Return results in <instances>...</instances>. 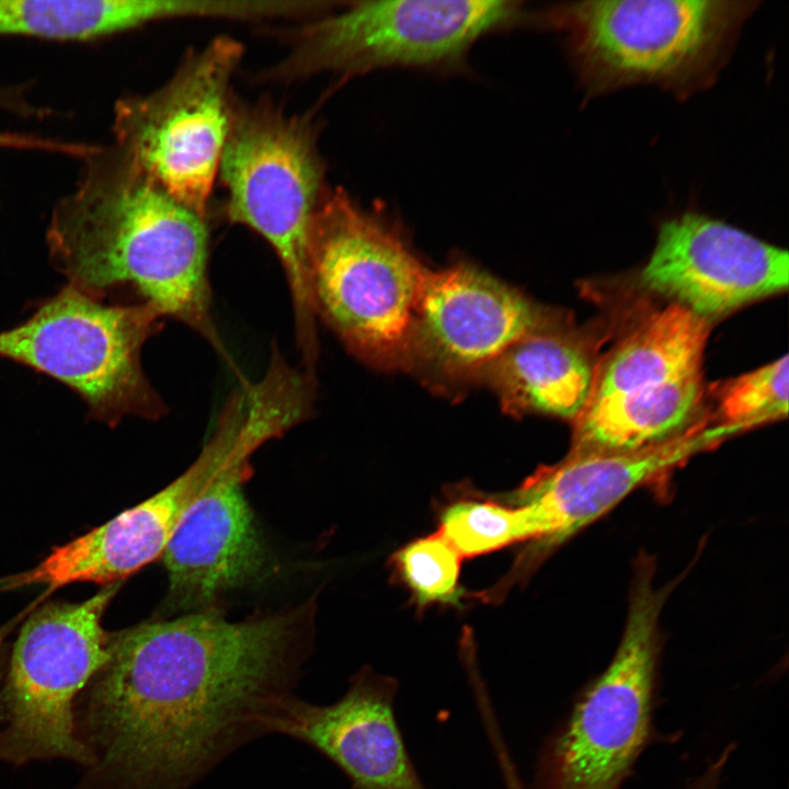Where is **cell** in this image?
Listing matches in <instances>:
<instances>
[{"label":"cell","instance_id":"obj_1","mask_svg":"<svg viewBox=\"0 0 789 789\" xmlns=\"http://www.w3.org/2000/svg\"><path fill=\"white\" fill-rule=\"evenodd\" d=\"M300 617L230 621L205 608L111 632L75 704L89 756L75 789H191L274 733L307 653Z\"/></svg>","mask_w":789,"mask_h":789},{"label":"cell","instance_id":"obj_2","mask_svg":"<svg viewBox=\"0 0 789 789\" xmlns=\"http://www.w3.org/2000/svg\"><path fill=\"white\" fill-rule=\"evenodd\" d=\"M54 206L46 241L69 286L105 301L127 288L226 354L210 313L206 217L171 196L121 148L82 159Z\"/></svg>","mask_w":789,"mask_h":789},{"label":"cell","instance_id":"obj_3","mask_svg":"<svg viewBox=\"0 0 789 789\" xmlns=\"http://www.w3.org/2000/svg\"><path fill=\"white\" fill-rule=\"evenodd\" d=\"M227 215L273 248L285 271L302 364L317 362L309 239L312 219L328 188L316 129L307 116L266 104L233 103L219 170Z\"/></svg>","mask_w":789,"mask_h":789},{"label":"cell","instance_id":"obj_4","mask_svg":"<svg viewBox=\"0 0 789 789\" xmlns=\"http://www.w3.org/2000/svg\"><path fill=\"white\" fill-rule=\"evenodd\" d=\"M753 2L603 0L565 3L535 18L567 35L592 93L638 83L676 92L708 83Z\"/></svg>","mask_w":789,"mask_h":789},{"label":"cell","instance_id":"obj_5","mask_svg":"<svg viewBox=\"0 0 789 789\" xmlns=\"http://www.w3.org/2000/svg\"><path fill=\"white\" fill-rule=\"evenodd\" d=\"M316 316L359 358L407 368L426 270L402 240L342 188L327 190L311 224Z\"/></svg>","mask_w":789,"mask_h":789},{"label":"cell","instance_id":"obj_6","mask_svg":"<svg viewBox=\"0 0 789 789\" xmlns=\"http://www.w3.org/2000/svg\"><path fill=\"white\" fill-rule=\"evenodd\" d=\"M652 576L640 560L618 648L544 746L534 789H621L649 744L667 594Z\"/></svg>","mask_w":789,"mask_h":789},{"label":"cell","instance_id":"obj_7","mask_svg":"<svg viewBox=\"0 0 789 789\" xmlns=\"http://www.w3.org/2000/svg\"><path fill=\"white\" fill-rule=\"evenodd\" d=\"M162 318L142 302L106 304L66 285L22 323L0 332V357L77 392L96 421L156 420L165 405L141 367L145 342Z\"/></svg>","mask_w":789,"mask_h":789},{"label":"cell","instance_id":"obj_8","mask_svg":"<svg viewBox=\"0 0 789 789\" xmlns=\"http://www.w3.org/2000/svg\"><path fill=\"white\" fill-rule=\"evenodd\" d=\"M118 586L80 603H46L24 622L0 685V762L65 758L88 765L73 709L108 659L102 618Z\"/></svg>","mask_w":789,"mask_h":789},{"label":"cell","instance_id":"obj_9","mask_svg":"<svg viewBox=\"0 0 789 789\" xmlns=\"http://www.w3.org/2000/svg\"><path fill=\"white\" fill-rule=\"evenodd\" d=\"M242 54L235 38L218 36L190 53L157 90L114 105L115 145L171 196L205 217Z\"/></svg>","mask_w":789,"mask_h":789},{"label":"cell","instance_id":"obj_10","mask_svg":"<svg viewBox=\"0 0 789 789\" xmlns=\"http://www.w3.org/2000/svg\"><path fill=\"white\" fill-rule=\"evenodd\" d=\"M526 16L516 1L354 2L305 26L276 72L353 76L389 67L455 66L484 35Z\"/></svg>","mask_w":789,"mask_h":789},{"label":"cell","instance_id":"obj_11","mask_svg":"<svg viewBox=\"0 0 789 789\" xmlns=\"http://www.w3.org/2000/svg\"><path fill=\"white\" fill-rule=\"evenodd\" d=\"M548 327L533 300L473 265L426 270L407 368L441 386L480 380L516 342Z\"/></svg>","mask_w":789,"mask_h":789},{"label":"cell","instance_id":"obj_12","mask_svg":"<svg viewBox=\"0 0 789 789\" xmlns=\"http://www.w3.org/2000/svg\"><path fill=\"white\" fill-rule=\"evenodd\" d=\"M739 432V425H709L700 419L682 434L639 449H572L559 464L528 478L505 500L528 506L536 525V539L519 564L542 557L639 487Z\"/></svg>","mask_w":789,"mask_h":789},{"label":"cell","instance_id":"obj_13","mask_svg":"<svg viewBox=\"0 0 789 789\" xmlns=\"http://www.w3.org/2000/svg\"><path fill=\"white\" fill-rule=\"evenodd\" d=\"M789 256L756 237L687 211L662 222L641 283L695 315H727L788 287Z\"/></svg>","mask_w":789,"mask_h":789},{"label":"cell","instance_id":"obj_14","mask_svg":"<svg viewBox=\"0 0 789 789\" xmlns=\"http://www.w3.org/2000/svg\"><path fill=\"white\" fill-rule=\"evenodd\" d=\"M397 691L393 677L363 667L333 704L313 705L293 696L274 733L320 752L347 776L353 789H426L396 720Z\"/></svg>","mask_w":789,"mask_h":789},{"label":"cell","instance_id":"obj_15","mask_svg":"<svg viewBox=\"0 0 789 789\" xmlns=\"http://www.w3.org/2000/svg\"><path fill=\"white\" fill-rule=\"evenodd\" d=\"M233 457L188 506L162 553L171 605L201 610L256 578L266 551L242 482L250 456Z\"/></svg>","mask_w":789,"mask_h":789},{"label":"cell","instance_id":"obj_16","mask_svg":"<svg viewBox=\"0 0 789 789\" xmlns=\"http://www.w3.org/2000/svg\"><path fill=\"white\" fill-rule=\"evenodd\" d=\"M214 473L208 460L196 458L185 472L155 495L55 547L34 568L1 579L0 588L119 583L162 556L180 519Z\"/></svg>","mask_w":789,"mask_h":789},{"label":"cell","instance_id":"obj_17","mask_svg":"<svg viewBox=\"0 0 789 789\" xmlns=\"http://www.w3.org/2000/svg\"><path fill=\"white\" fill-rule=\"evenodd\" d=\"M709 333V320L672 304L615 347L593 374L586 403L659 396L701 374Z\"/></svg>","mask_w":789,"mask_h":789},{"label":"cell","instance_id":"obj_18","mask_svg":"<svg viewBox=\"0 0 789 789\" xmlns=\"http://www.w3.org/2000/svg\"><path fill=\"white\" fill-rule=\"evenodd\" d=\"M593 370L585 353L551 327L531 333L501 355L481 376L503 409L574 420L588 399Z\"/></svg>","mask_w":789,"mask_h":789},{"label":"cell","instance_id":"obj_19","mask_svg":"<svg viewBox=\"0 0 789 789\" xmlns=\"http://www.w3.org/2000/svg\"><path fill=\"white\" fill-rule=\"evenodd\" d=\"M157 19L153 0H0V36L89 41Z\"/></svg>","mask_w":789,"mask_h":789},{"label":"cell","instance_id":"obj_20","mask_svg":"<svg viewBox=\"0 0 789 789\" xmlns=\"http://www.w3.org/2000/svg\"><path fill=\"white\" fill-rule=\"evenodd\" d=\"M439 533L462 557L493 552L515 542L536 538L528 506L505 500L461 499L446 506Z\"/></svg>","mask_w":789,"mask_h":789},{"label":"cell","instance_id":"obj_21","mask_svg":"<svg viewBox=\"0 0 789 789\" xmlns=\"http://www.w3.org/2000/svg\"><path fill=\"white\" fill-rule=\"evenodd\" d=\"M461 556L438 531L418 538L396 552L393 564L419 607L433 604L459 606Z\"/></svg>","mask_w":789,"mask_h":789},{"label":"cell","instance_id":"obj_22","mask_svg":"<svg viewBox=\"0 0 789 789\" xmlns=\"http://www.w3.org/2000/svg\"><path fill=\"white\" fill-rule=\"evenodd\" d=\"M788 356L733 378L717 392L721 423L750 428L788 414Z\"/></svg>","mask_w":789,"mask_h":789},{"label":"cell","instance_id":"obj_23","mask_svg":"<svg viewBox=\"0 0 789 789\" xmlns=\"http://www.w3.org/2000/svg\"><path fill=\"white\" fill-rule=\"evenodd\" d=\"M498 763L501 767L506 789H527L523 784L519 774L516 771L514 762L504 744L494 748Z\"/></svg>","mask_w":789,"mask_h":789},{"label":"cell","instance_id":"obj_24","mask_svg":"<svg viewBox=\"0 0 789 789\" xmlns=\"http://www.w3.org/2000/svg\"><path fill=\"white\" fill-rule=\"evenodd\" d=\"M42 140L37 135L0 130V148L39 150Z\"/></svg>","mask_w":789,"mask_h":789},{"label":"cell","instance_id":"obj_25","mask_svg":"<svg viewBox=\"0 0 789 789\" xmlns=\"http://www.w3.org/2000/svg\"><path fill=\"white\" fill-rule=\"evenodd\" d=\"M723 767L719 763H711L707 768L690 781L686 789H721Z\"/></svg>","mask_w":789,"mask_h":789},{"label":"cell","instance_id":"obj_26","mask_svg":"<svg viewBox=\"0 0 789 789\" xmlns=\"http://www.w3.org/2000/svg\"><path fill=\"white\" fill-rule=\"evenodd\" d=\"M7 633H8V629H7V628L0 629V645H1V643L3 642V639H4V637H5Z\"/></svg>","mask_w":789,"mask_h":789},{"label":"cell","instance_id":"obj_27","mask_svg":"<svg viewBox=\"0 0 789 789\" xmlns=\"http://www.w3.org/2000/svg\"><path fill=\"white\" fill-rule=\"evenodd\" d=\"M273 351H278V348L274 347ZM278 352H279V351H278ZM301 371H302V370H301ZM304 374H305V373H304ZM305 375H306V374H305ZM306 377H307L309 380H311L307 375H306ZM311 382H312V380H311ZM312 385H313V387H315V384H313V382H312Z\"/></svg>","mask_w":789,"mask_h":789}]
</instances>
